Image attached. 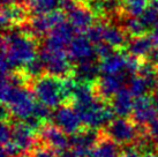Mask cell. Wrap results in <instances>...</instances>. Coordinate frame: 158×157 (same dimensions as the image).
<instances>
[{
    "label": "cell",
    "mask_w": 158,
    "mask_h": 157,
    "mask_svg": "<svg viewBox=\"0 0 158 157\" xmlns=\"http://www.w3.org/2000/svg\"><path fill=\"white\" fill-rule=\"evenodd\" d=\"M77 2H81V4H89L91 0H76Z\"/></svg>",
    "instance_id": "f35d334b"
},
{
    "label": "cell",
    "mask_w": 158,
    "mask_h": 157,
    "mask_svg": "<svg viewBox=\"0 0 158 157\" xmlns=\"http://www.w3.org/2000/svg\"><path fill=\"white\" fill-rule=\"evenodd\" d=\"M79 113L82 124L88 128L101 129L105 128L114 119L113 109L111 104H106L105 100L97 97L94 100L85 104L73 105Z\"/></svg>",
    "instance_id": "3957f363"
},
{
    "label": "cell",
    "mask_w": 158,
    "mask_h": 157,
    "mask_svg": "<svg viewBox=\"0 0 158 157\" xmlns=\"http://www.w3.org/2000/svg\"><path fill=\"white\" fill-rule=\"evenodd\" d=\"M147 131L150 134V136L154 139V141L158 144V119H156L152 124H150L147 127Z\"/></svg>",
    "instance_id": "e575fe53"
},
{
    "label": "cell",
    "mask_w": 158,
    "mask_h": 157,
    "mask_svg": "<svg viewBox=\"0 0 158 157\" xmlns=\"http://www.w3.org/2000/svg\"><path fill=\"white\" fill-rule=\"evenodd\" d=\"M120 18L123 20L121 27L129 37H139L145 35L148 28L144 26V23L140 18H132V16H120Z\"/></svg>",
    "instance_id": "484cf974"
},
{
    "label": "cell",
    "mask_w": 158,
    "mask_h": 157,
    "mask_svg": "<svg viewBox=\"0 0 158 157\" xmlns=\"http://www.w3.org/2000/svg\"><path fill=\"white\" fill-rule=\"evenodd\" d=\"M150 37L152 39L155 48H158V22L155 24V27L152 28V30L150 32Z\"/></svg>",
    "instance_id": "d590c367"
},
{
    "label": "cell",
    "mask_w": 158,
    "mask_h": 157,
    "mask_svg": "<svg viewBox=\"0 0 158 157\" xmlns=\"http://www.w3.org/2000/svg\"><path fill=\"white\" fill-rule=\"evenodd\" d=\"M134 96L128 88H121L114 97L111 100V106L113 109L115 116L121 118H126L132 116L133 108H134Z\"/></svg>",
    "instance_id": "ac0fdd59"
},
{
    "label": "cell",
    "mask_w": 158,
    "mask_h": 157,
    "mask_svg": "<svg viewBox=\"0 0 158 157\" xmlns=\"http://www.w3.org/2000/svg\"><path fill=\"white\" fill-rule=\"evenodd\" d=\"M51 110L52 109H50L48 106L42 104V103H40V102H37V103H36V106H35V110H34V114H32V116L37 117L43 122H48L50 119H52V116H53Z\"/></svg>",
    "instance_id": "f546056e"
},
{
    "label": "cell",
    "mask_w": 158,
    "mask_h": 157,
    "mask_svg": "<svg viewBox=\"0 0 158 157\" xmlns=\"http://www.w3.org/2000/svg\"><path fill=\"white\" fill-rule=\"evenodd\" d=\"M65 15L66 14L61 9H57V11H53L46 14L35 15L24 26L21 27V29L36 38L46 37L54 27L65 21Z\"/></svg>",
    "instance_id": "52a82bcc"
},
{
    "label": "cell",
    "mask_w": 158,
    "mask_h": 157,
    "mask_svg": "<svg viewBox=\"0 0 158 157\" xmlns=\"http://www.w3.org/2000/svg\"><path fill=\"white\" fill-rule=\"evenodd\" d=\"M32 91L37 102L57 109L65 104L62 95V78L44 74L32 82Z\"/></svg>",
    "instance_id": "277c9868"
},
{
    "label": "cell",
    "mask_w": 158,
    "mask_h": 157,
    "mask_svg": "<svg viewBox=\"0 0 158 157\" xmlns=\"http://www.w3.org/2000/svg\"><path fill=\"white\" fill-rule=\"evenodd\" d=\"M120 157H144V155L141 153L135 146H127L123 150Z\"/></svg>",
    "instance_id": "836d02e7"
},
{
    "label": "cell",
    "mask_w": 158,
    "mask_h": 157,
    "mask_svg": "<svg viewBox=\"0 0 158 157\" xmlns=\"http://www.w3.org/2000/svg\"><path fill=\"white\" fill-rule=\"evenodd\" d=\"M154 43L151 37L148 35L139 36V37H131L126 45V50L129 56L137 58V59H147L149 54L154 50Z\"/></svg>",
    "instance_id": "d6986e66"
},
{
    "label": "cell",
    "mask_w": 158,
    "mask_h": 157,
    "mask_svg": "<svg viewBox=\"0 0 158 157\" xmlns=\"http://www.w3.org/2000/svg\"><path fill=\"white\" fill-rule=\"evenodd\" d=\"M35 95L27 86H16L2 78L1 82V102L7 106L10 116L24 121L34 114L36 106Z\"/></svg>",
    "instance_id": "7a4b0ae2"
},
{
    "label": "cell",
    "mask_w": 158,
    "mask_h": 157,
    "mask_svg": "<svg viewBox=\"0 0 158 157\" xmlns=\"http://www.w3.org/2000/svg\"><path fill=\"white\" fill-rule=\"evenodd\" d=\"M12 140V125L8 120H2L1 128H0V141L4 146Z\"/></svg>",
    "instance_id": "d6a6232c"
},
{
    "label": "cell",
    "mask_w": 158,
    "mask_h": 157,
    "mask_svg": "<svg viewBox=\"0 0 158 157\" xmlns=\"http://www.w3.org/2000/svg\"><path fill=\"white\" fill-rule=\"evenodd\" d=\"M38 57L44 64L45 74L52 75L59 78H67L73 76L74 65L70 61L66 51L50 50L43 46Z\"/></svg>",
    "instance_id": "5b68a950"
},
{
    "label": "cell",
    "mask_w": 158,
    "mask_h": 157,
    "mask_svg": "<svg viewBox=\"0 0 158 157\" xmlns=\"http://www.w3.org/2000/svg\"><path fill=\"white\" fill-rule=\"evenodd\" d=\"M141 132L139 126L132 119L129 120L127 118H117L103 128L102 133L105 136L113 140L119 146H134L140 136Z\"/></svg>",
    "instance_id": "8992f818"
},
{
    "label": "cell",
    "mask_w": 158,
    "mask_h": 157,
    "mask_svg": "<svg viewBox=\"0 0 158 157\" xmlns=\"http://www.w3.org/2000/svg\"><path fill=\"white\" fill-rule=\"evenodd\" d=\"M26 6L30 14L35 16L57 11L60 6V0H26Z\"/></svg>",
    "instance_id": "cb8c5ba5"
},
{
    "label": "cell",
    "mask_w": 158,
    "mask_h": 157,
    "mask_svg": "<svg viewBox=\"0 0 158 157\" xmlns=\"http://www.w3.org/2000/svg\"><path fill=\"white\" fill-rule=\"evenodd\" d=\"M140 19L148 28V30L150 28H154L158 22V0H149V4Z\"/></svg>",
    "instance_id": "83f0119b"
},
{
    "label": "cell",
    "mask_w": 158,
    "mask_h": 157,
    "mask_svg": "<svg viewBox=\"0 0 158 157\" xmlns=\"http://www.w3.org/2000/svg\"><path fill=\"white\" fill-rule=\"evenodd\" d=\"M30 12L26 4L2 5L1 8V24L4 30L21 28L29 21Z\"/></svg>",
    "instance_id": "5bb4252c"
},
{
    "label": "cell",
    "mask_w": 158,
    "mask_h": 157,
    "mask_svg": "<svg viewBox=\"0 0 158 157\" xmlns=\"http://www.w3.org/2000/svg\"><path fill=\"white\" fill-rule=\"evenodd\" d=\"M128 89L131 90L134 97L144 96L149 91H151L147 80L139 74L133 75L128 78Z\"/></svg>",
    "instance_id": "4316f807"
},
{
    "label": "cell",
    "mask_w": 158,
    "mask_h": 157,
    "mask_svg": "<svg viewBox=\"0 0 158 157\" xmlns=\"http://www.w3.org/2000/svg\"><path fill=\"white\" fill-rule=\"evenodd\" d=\"M121 153L123 151L119 148V144L102 133L101 140L92 149L89 157H120Z\"/></svg>",
    "instance_id": "603a6c76"
},
{
    "label": "cell",
    "mask_w": 158,
    "mask_h": 157,
    "mask_svg": "<svg viewBox=\"0 0 158 157\" xmlns=\"http://www.w3.org/2000/svg\"><path fill=\"white\" fill-rule=\"evenodd\" d=\"M126 65L127 56H125L120 51H115L110 57L99 60L102 74H126Z\"/></svg>",
    "instance_id": "7402d4cb"
},
{
    "label": "cell",
    "mask_w": 158,
    "mask_h": 157,
    "mask_svg": "<svg viewBox=\"0 0 158 157\" xmlns=\"http://www.w3.org/2000/svg\"><path fill=\"white\" fill-rule=\"evenodd\" d=\"M101 73L99 64L97 62V60H95L74 65L73 76L76 78L77 82L95 84L97 80L101 78Z\"/></svg>",
    "instance_id": "ffe728a7"
},
{
    "label": "cell",
    "mask_w": 158,
    "mask_h": 157,
    "mask_svg": "<svg viewBox=\"0 0 158 157\" xmlns=\"http://www.w3.org/2000/svg\"><path fill=\"white\" fill-rule=\"evenodd\" d=\"M102 138L101 129L88 128L81 129L76 134L70 136V148L79 157H89L92 149L96 147Z\"/></svg>",
    "instance_id": "9c48e42d"
},
{
    "label": "cell",
    "mask_w": 158,
    "mask_h": 157,
    "mask_svg": "<svg viewBox=\"0 0 158 157\" xmlns=\"http://www.w3.org/2000/svg\"><path fill=\"white\" fill-rule=\"evenodd\" d=\"M148 4H149V0H121L120 16L140 18L144 13Z\"/></svg>",
    "instance_id": "d4e9b609"
},
{
    "label": "cell",
    "mask_w": 158,
    "mask_h": 157,
    "mask_svg": "<svg viewBox=\"0 0 158 157\" xmlns=\"http://www.w3.org/2000/svg\"><path fill=\"white\" fill-rule=\"evenodd\" d=\"M128 78L127 74H103L94 84L97 96L103 100H111L117 92L123 88V83Z\"/></svg>",
    "instance_id": "4fadbf2b"
},
{
    "label": "cell",
    "mask_w": 158,
    "mask_h": 157,
    "mask_svg": "<svg viewBox=\"0 0 158 157\" xmlns=\"http://www.w3.org/2000/svg\"><path fill=\"white\" fill-rule=\"evenodd\" d=\"M37 38L18 28L5 30L1 43V74L8 76L24 68L37 56Z\"/></svg>",
    "instance_id": "6da1fadb"
},
{
    "label": "cell",
    "mask_w": 158,
    "mask_h": 157,
    "mask_svg": "<svg viewBox=\"0 0 158 157\" xmlns=\"http://www.w3.org/2000/svg\"><path fill=\"white\" fill-rule=\"evenodd\" d=\"M75 29L69 22L64 21L56 26L44 39V48L57 51H65L74 38Z\"/></svg>",
    "instance_id": "7c38bea8"
},
{
    "label": "cell",
    "mask_w": 158,
    "mask_h": 157,
    "mask_svg": "<svg viewBox=\"0 0 158 157\" xmlns=\"http://www.w3.org/2000/svg\"><path fill=\"white\" fill-rule=\"evenodd\" d=\"M31 157H60V156H59V154H57L56 150H53L52 148L45 146L44 143H42L40 141L38 144L32 149Z\"/></svg>",
    "instance_id": "f1b7e54d"
},
{
    "label": "cell",
    "mask_w": 158,
    "mask_h": 157,
    "mask_svg": "<svg viewBox=\"0 0 158 157\" xmlns=\"http://www.w3.org/2000/svg\"><path fill=\"white\" fill-rule=\"evenodd\" d=\"M67 54L73 65L95 61L98 59L95 46H92V43L85 35L75 36L67 48Z\"/></svg>",
    "instance_id": "30bf717a"
},
{
    "label": "cell",
    "mask_w": 158,
    "mask_h": 157,
    "mask_svg": "<svg viewBox=\"0 0 158 157\" xmlns=\"http://www.w3.org/2000/svg\"><path fill=\"white\" fill-rule=\"evenodd\" d=\"M127 34L123 30V28L120 24H114L112 22H106L105 28H104V36H103V40L110 44L111 46L120 51L121 49L126 48L128 40Z\"/></svg>",
    "instance_id": "44dd1931"
},
{
    "label": "cell",
    "mask_w": 158,
    "mask_h": 157,
    "mask_svg": "<svg viewBox=\"0 0 158 157\" xmlns=\"http://www.w3.org/2000/svg\"><path fill=\"white\" fill-rule=\"evenodd\" d=\"M26 4V0H2V5H18Z\"/></svg>",
    "instance_id": "8d00e7d4"
},
{
    "label": "cell",
    "mask_w": 158,
    "mask_h": 157,
    "mask_svg": "<svg viewBox=\"0 0 158 157\" xmlns=\"http://www.w3.org/2000/svg\"><path fill=\"white\" fill-rule=\"evenodd\" d=\"M151 97H152L154 104H155V106H156V109H157V111H158V89H156V90H155Z\"/></svg>",
    "instance_id": "74e56055"
},
{
    "label": "cell",
    "mask_w": 158,
    "mask_h": 157,
    "mask_svg": "<svg viewBox=\"0 0 158 157\" xmlns=\"http://www.w3.org/2000/svg\"><path fill=\"white\" fill-rule=\"evenodd\" d=\"M94 46H95V51H96L98 60H102V59H105V58L110 57L111 54H113V53L117 51V50H114V49L111 46L110 44H107L106 42H104V40L98 44H95Z\"/></svg>",
    "instance_id": "4dcf8cb0"
},
{
    "label": "cell",
    "mask_w": 158,
    "mask_h": 157,
    "mask_svg": "<svg viewBox=\"0 0 158 157\" xmlns=\"http://www.w3.org/2000/svg\"><path fill=\"white\" fill-rule=\"evenodd\" d=\"M68 22L73 26L76 32L83 34L96 23V15L87 4L77 2L74 8L66 14Z\"/></svg>",
    "instance_id": "2e32d148"
},
{
    "label": "cell",
    "mask_w": 158,
    "mask_h": 157,
    "mask_svg": "<svg viewBox=\"0 0 158 157\" xmlns=\"http://www.w3.org/2000/svg\"><path fill=\"white\" fill-rule=\"evenodd\" d=\"M157 67H158V64H157Z\"/></svg>",
    "instance_id": "ab89813d"
},
{
    "label": "cell",
    "mask_w": 158,
    "mask_h": 157,
    "mask_svg": "<svg viewBox=\"0 0 158 157\" xmlns=\"http://www.w3.org/2000/svg\"><path fill=\"white\" fill-rule=\"evenodd\" d=\"M23 151L34 149L40 140H36V131L32 129L26 121L19 120L12 125V140Z\"/></svg>",
    "instance_id": "e0dca14e"
},
{
    "label": "cell",
    "mask_w": 158,
    "mask_h": 157,
    "mask_svg": "<svg viewBox=\"0 0 158 157\" xmlns=\"http://www.w3.org/2000/svg\"><path fill=\"white\" fill-rule=\"evenodd\" d=\"M53 122L67 135H74L82 128V120L72 104H62L56 109L52 116Z\"/></svg>",
    "instance_id": "ba28073f"
},
{
    "label": "cell",
    "mask_w": 158,
    "mask_h": 157,
    "mask_svg": "<svg viewBox=\"0 0 158 157\" xmlns=\"http://www.w3.org/2000/svg\"><path fill=\"white\" fill-rule=\"evenodd\" d=\"M158 111L154 104L152 97L144 96L135 97L134 108L132 112V120L140 127H148L157 119Z\"/></svg>",
    "instance_id": "8fae6325"
},
{
    "label": "cell",
    "mask_w": 158,
    "mask_h": 157,
    "mask_svg": "<svg viewBox=\"0 0 158 157\" xmlns=\"http://www.w3.org/2000/svg\"><path fill=\"white\" fill-rule=\"evenodd\" d=\"M1 153L5 154L7 157H21L26 151H23L15 142L9 141V142L2 146V151Z\"/></svg>",
    "instance_id": "1f68e13d"
},
{
    "label": "cell",
    "mask_w": 158,
    "mask_h": 157,
    "mask_svg": "<svg viewBox=\"0 0 158 157\" xmlns=\"http://www.w3.org/2000/svg\"><path fill=\"white\" fill-rule=\"evenodd\" d=\"M40 141L48 146L58 154L65 151L70 148V140L67 138V134L61 131L59 127L52 124H45L40 129Z\"/></svg>",
    "instance_id": "9a60e30c"
}]
</instances>
